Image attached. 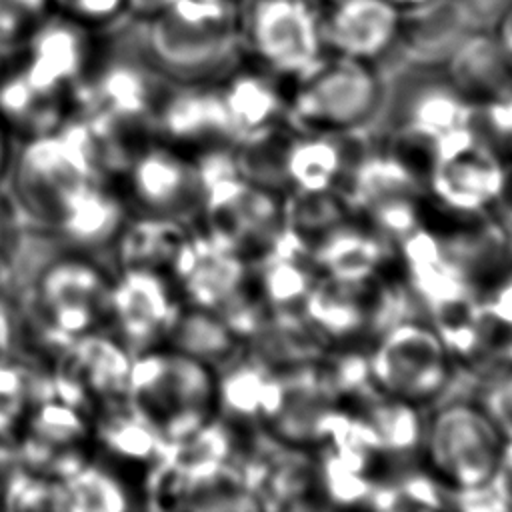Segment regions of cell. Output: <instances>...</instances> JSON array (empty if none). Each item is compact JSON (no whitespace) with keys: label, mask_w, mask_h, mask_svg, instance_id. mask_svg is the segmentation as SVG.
<instances>
[{"label":"cell","mask_w":512,"mask_h":512,"mask_svg":"<svg viewBox=\"0 0 512 512\" xmlns=\"http://www.w3.org/2000/svg\"><path fill=\"white\" fill-rule=\"evenodd\" d=\"M506 438L474 394V380L462 374L452 392L424 412L420 468L446 496L494 482Z\"/></svg>","instance_id":"obj_1"},{"label":"cell","mask_w":512,"mask_h":512,"mask_svg":"<svg viewBox=\"0 0 512 512\" xmlns=\"http://www.w3.org/2000/svg\"><path fill=\"white\" fill-rule=\"evenodd\" d=\"M366 364L374 390L424 410L452 392L462 378L438 330L416 312L394 320L374 338Z\"/></svg>","instance_id":"obj_2"},{"label":"cell","mask_w":512,"mask_h":512,"mask_svg":"<svg viewBox=\"0 0 512 512\" xmlns=\"http://www.w3.org/2000/svg\"><path fill=\"white\" fill-rule=\"evenodd\" d=\"M384 82L372 62L330 54L294 80L286 96V120L306 134H346L368 130L376 116Z\"/></svg>","instance_id":"obj_3"},{"label":"cell","mask_w":512,"mask_h":512,"mask_svg":"<svg viewBox=\"0 0 512 512\" xmlns=\"http://www.w3.org/2000/svg\"><path fill=\"white\" fill-rule=\"evenodd\" d=\"M138 368V402L160 436L178 442L218 416L216 368L174 348Z\"/></svg>","instance_id":"obj_4"},{"label":"cell","mask_w":512,"mask_h":512,"mask_svg":"<svg viewBox=\"0 0 512 512\" xmlns=\"http://www.w3.org/2000/svg\"><path fill=\"white\" fill-rule=\"evenodd\" d=\"M506 174V160L468 124L440 136L430 150L424 186L430 202L462 216H490Z\"/></svg>","instance_id":"obj_5"},{"label":"cell","mask_w":512,"mask_h":512,"mask_svg":"<svg viewBox=\"0 0 512 512\" xmlns=\"http://www.w3.org/2000/svg\"><path fill=\"white\" fill-rule=\"evenodd\" d=\"M244 40L268 74L290 80L310 72L326 52L312 0H250Z\"/></svg>","instance_id":"obj_6"},{"label":"cell","mask_w":512,"mask_h":512,"mask_svg":"<svg viewBox=\"0 0 512 512\" xmlns=\"http://www.w3.org/2000/svg\"><path fill=\"white\" fill-rule=\"evenodd\" d=\"M146 22L154 60L186 80L208 78L224 70L234 50L232 26H194L166 12Z\"/></svg>","instance_id":"obj_7"},{"label":"cell","mask_w":512,"mask_h":512,"mask_svg":"<svg viewBox=\"0 0 512 512\" xmlns=\"http://www.w3.org/2000/svg\"><path fill=\"white\" fill-rule=\"evenodd\" d=\"M400 26V10L388 0H336L322 16V40L332 54L374 62L396 42Z\"/></svg>","instance_id":"obj_8"},{"label":"cell","mask_w":512,"mask_h":512,"mask_svg":"<svg viewBox=\"0 0 512 512\" xmlns=\"http://www.w3.org/2000/svg\"><path fill=\"white\" fill-rule=\"evenodd\" d=\"M136 194L164 218L198 216L204 202V180L196 162L168 150H154L136 168Z\"/></svg>","instance_id":"obj_9"},{"label":"cell","mask_w":512,"mask_h":512,"mask_svg":"<svg viewBox=\"0 0 512 512\" xmlns=\"http://www.w3.org/2000/svg\"><path fill=\"white\" fill-rule=\"evenodd\" d=\"M394 254V244L352 218L326 236L310 252V260L322 276L356 280L384 272V264Z\"/></svg>","instance_id":"obj_10"},{"label":"cell","mask_w":512,"mask_h":512,"mask_svg":"<svg viewBox=\"0 0 512 512\" xmlns=\"http://www.w3.org/2000/svg\"><path fill=\"white\" fill-rule=\"evenodd\" d=\"M276 400V370L244 354L218 370V416L230 426L258 428Z\"/></svg>","instance_id":"obj_11"},{"label":"cell","mask_w":512,"mask_h":512,"mask_svg":"<svg viewBox=\"0 0 512 512\" xmlns=\"http://www.w3.org/2000/svg\"><path fill=\"white\" fill-rule=\"evenodd\" d=\"M446 80L470 106H486L512 92V66L496 40L474 38L454 50Z\"/></svg>","instance_id":"obj_12"},{"label":"cell","mask_w":512,"mask_h":512,"mask_svg":"<svg viewBox=\"0 0 512 512\" xmlns=\"http://www.w3.org/2000/svg\"><path fill=\"white\" fill-rule=\"evenodd\" d=\"M232 144L286 118V96L264 74L238 72L218 86Z\"/></svg>","instance_id":"obj_13"},{"label":"cell","mask_w":512,"mask_h":512,"mask_svg":"<svg viewBox=\"0 0 512 512\" xmlns=\"http://www.w3.org/2000/svg\"><path fill=\"white\" fill-rule=\"evenodd\" d=\"M172 348L208 366L222 370L246 354V340L234 332L218 314L188 304L176 308L168 326Z\"/></svg>","instance_id":"obj_14"},{"label":"cell","mask_w":512,"mask_h":512,"mask_svg":"<svg viewBox=\"0 0 512 512\" xmlns=\"http://www.w3.org/2000/svg\"><path fill=\"white\" fill-rule=\"evenodd\" d=\"M256 284L266 312L304 314L306 300L318 280L310 256L292 240L254 266Z\"/></svg>","instance_id":"obj_15"},{"label":"cell","mask_w":512,"mask_h":512,"mask_svg":"<svg viewBox=\"0 0 512 512\" xmlns=\"http://www.w3.org/2000/svg\"><path fill=\"white\" fill-rule=\"evenodd\" d=\"M352 218L348 200L338 188L290 190L284 194V230L308 256L326 236Z\"/></svg>","instance_id":"obj_16"},{"label":"cell","mask_w":512,"mask_h":512,"mask_svg":"<svg viewBox=\"0 0 512 512\" xmlns=\"http://www.w3.org/2000/svg\"><path fill=\"white\" fill-rule=\"evenodd\" d=\"M86 26L64 16L54 22L40 20L32 32L30 44V70L26 74L52 88L66 80V76L78 72L86 46Z\"/></svg>","instance_id":"obj_17"},{"label":"cell","mask_w":512,"mask_h":512,"mask_svg":"<svg viewBox=\"0 0 512 512\" xmlns=\"http://www.w3.org/2000/svg\"><path fill=\"white\" fill-rule=\"evenodd\" d=\"M512 370V318L490 300L478 298L472 314V338L460 372L474 382Z\"/></svg>","instance_id":"obj_18"},{"label":"cell","mask_w":512,"mask_h":512,"mask_svg":"<svg viewBox=\"0 0 512 512\" xmlns=\"http://www.w3.org/2000/svg\"><path fill=\"white\" fill-rule=\"evenodd\" d=\"M474 394L504 438L512 440V370L476 382Z\"/></svg>","instance_id":"obj_19"},{"label":"cell","mask_w":512,"mask_h":512,"mask_svg":"<svg viewBox=\"0 0 512 512\" xmlns=\"http://www.w3.org/2000/svg\"><path fill=\"white\" fill-rule=\"evenodd\" d=\"M52 0H0V34H28L44 20Z\"/></svg>","instance_id":"obj_20"},{"label":"cell","mask_w":512,"mask_h":512,"mask_svg":"<svg viewBox=\"0 0 512 512\" xmlns=\"http://www.w3.org/2000/svg\"><path fill=\"white\" fill-rule=\"evenodd\" d=\"M492 220L500 228L506 244L512 250V158L506 160V174H504V186L500 192V198L492 210Z\"/></svg>","instance_id":"obj_21"},{"label":"cell","mask_w":512,"mask_h":512,"mask_svg":"<svg viewBox=\"0 0 512 512\" xmlns=\"http://www.w3.org/2000/svg\"><path fill=\"white\" fill-rule=\"evenodd\" d=\"M168 6H170V0H126V12L142 20L160 16L162 12L168 10Z\"/></svg>","instance_id":"obj_22"},{"label":"cell","mask_w":512,"mask_h":512,"mask_svg":"<svg viewBox=\"0 0 512 512\" xmlns=\"http://www.w3.org/2000/svg\"><path fill=\"white\" fill-rule=\"evenodd\" d=\"M496 42H498L502 54L506 56L508 64L512 66V12L506 14V18H504V22L500 26V34H498Z\"/></svg>","instance_id":"obj_23"},{"label":"cell","mask_w":512,"mask_h":512,"mask_svg":"<svg viewBox=\"0 0 512 512\" xmlns=\"http://www.w3.org/2000/svg\"><path fill=\"white\" fill-rule=\"evenodd\" d=\"M390 4H394L400 12L402 10H420V8H426L430 4H434L436 0H388Z\"/></svg>","instance_id":"obj_24"},{"label":"cell","mask_w":512,"mask_h":512,"mask_svg":"<svg viewBox=\"0 0 512 512\" xmlns=\"http://www.w3.org/2000/svg\"><path fill=\"white\" fill-rule=\"evenodd\" d=\"M8 164V142H6V130H4V122L0 118V178L6 170Z\"/></svg>","instance_id":"obj_25"}]
</instances>
